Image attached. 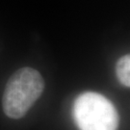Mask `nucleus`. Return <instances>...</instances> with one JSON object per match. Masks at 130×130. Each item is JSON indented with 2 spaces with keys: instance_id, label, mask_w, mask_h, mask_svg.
Returning <instances> with one entry per match:
<instances>
[{
  "instance_id": "obj_2",
  "label": "nucleus",
  "mask_w": 130,
  "mask_h": 130,
  "mask_svg": "<svg viewBox=\"0 0 130 130\" xmlns=\"http://www.w3.org/2000/svg\"><path fill=\"white\" fill-rule=\"evenodd\" d=\"M72 117L79 130H118L120 121L114 104L94 92H86L76 98Z\"/></svg>"
},
{
  "instance_id": "obj_3",
  "label": "nucleus",
  "mask_w": 130,
  "mask_h": 130,
  "mask_svg": "<svg viewBox=\"0 0 130 130\" xmlns=\"http://www.w3.org/2000/svg\"><path fill=\"white\" fill-rule=\"evenodd\" d=\"M116 74L119 81L124 87H130V56H122L120 60L117 62L116 65Z\"/></svg>"
},
{
  "instance_id": "obj_1",
  "label": "nucleus",
  "mask_w": 130,
  "mask_h": 130,
  "mask_svg": "<svg viewBox=\"0 0 130 130\" xmlns=\"http://www.w3.org/2000/svg\"><path fill=\"white\" fill-rule=\"evenodd\" d=\"M44 83L42 75L32 68H22L10 77L6 85L2 107L11 119L24 117L43 92Z\"/></svg>"
}]
</instances>
